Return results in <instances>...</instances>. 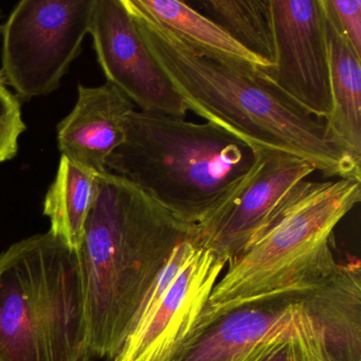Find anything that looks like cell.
<instances>
[{
  "instance_id": "1",
  "label": "cell",
  "mask_w": 361,
  "mask_h": 361,
  "mask_svg": "<svg viewBox=\"0 0 361 361\" xmlns=\"http://www.w3.org/2000/svg\"><path fill=\"white\" fill-rule=\"evenodd\" d=\"M122 3L188 111L255 152L290 154L324 177L361 181V158L333 138L324 120L287 97L266 69L187 41L157 22L137 0Z\"/></svg>"
},
{
  "instance_id": "2",
  "label": "cell",
  "mask_w": 361,
  "mask_h": 361,
  "mask_svg": "<svg viewBox=\"0 0 361 361\" xmlns=\"http://www.w3.org/2000/svg\"><path fill=\"white\" fill-rule=\"evenodd\" d=\"M195 226L179 221L119 175H99L78 250L94 358L113 361L152 285Z\"/></svg>"
},
{
  "instance_id": "3",
  "label": "cell",
  "mask_w": 361,
  "mask_h": 361,
  "mask_svg": "<svg viewBox=\"0 0 361 361\" xmlns=\"http://www.w3.org/2000/svg\"><path fill=\"white\" fill-rule=\"evenodd\" d=\"M124 130L107 171L194 226L232 195L257 160V152L210 122L135 109Z\"/></svg>"
},
{
  "instance_id": "4",
  "label": "cell",
  "mask_w": 361,
  "mask_h": 361,
  "mask_svg": "<svg viewBox=\"0 0 361 361\" xmlns=\"http://www.w3.org/2000/svg\"><path fill=\"white\" fill-rule=\"evenodd\" d=\"M360 200L361 181H301L265 232L227 264L194 329L252 300L331 280L341 266L331 249L334 231Z\"/></svg>"
},
{
  "instance_id": "5",
  "label": "cell",
  "mask_w": 361,
  "mask_h": 361,
  "mask_svg": "<svg viewBox=\"0 0 361 361\" xmlns=\"http://www.w3.org/2000/svg\"><path fill=\"white\" fill-rule=\"evenodd\" d=\"M79 255L49 231L0 255V361H92Z\"/></svg>"
},
{
  "instance_id": "6",
  "label": "cell",
  "mask_w": 361,
  "mask_h": 361,
  "mask_svg": "<svg viewBox=\"0 0 361 361\" xmlns=\"http://www.w3.org/2000/svg\"><path fill=\"white\" fill-rule=\"evenodd\" d=\"M94 0H23L3 28L1 71L23 100L56 92L90 35Z\"/></svg>"
},
{
  "instance_id": "7",
  "label": "cell",
  "mask_w": 361,
  "mask_h": 361,
  "mask_svg": "<svg viewBox=\"0 0 361 361\" xmlns=\"http://www.w3.org/2000/svg\"><path fill=\"white\" fill-rule=\"evenodd\" d=\"M225 259L194 240L173 251L113 361H172L197 323Z\"/></svg>"
},
{
  "instance_id": "8",
  "label": "cell",
  "mask_w": 361,
  "mask_h": 361,
  "mask_svg": "<svg viewBox=\"0 0 361 361\" xmlns=\"http://www.w3.org/2000/svg\"><path fill=\"white\" fill-rule=\"evenodd\" d=\"M314 172L290 154L257 152L255 166L232 195L195 226L194 240L229 263L265 232L285 198Z\"/></svg>"
},
{
  "instance_id": "9",
  "label": "cell",
  "mask_w": 361,
  "mask_h": 361,
  "mask_svg": "<svg viewBox=\"0 0 361 361\" xmlns=\"http://www.w3.org/2000/svg\"><path fill=\"white\" fill-rule=\"evenodd\" d=\"M276 61L266 69L298 105L320 120L331 111L326 14L323 0H271Z\"/></svg>"
},
{
  "instance_id": "10",
  "label": "cell",
  "mask_w": 361,
  "mask_h": 361,
  "mask_svg": "<svg viewBox=\"0 0 361 361\" xmlns=\"http://www.w3.org/2000/svg\"><path fill=\"white\" fill-rule=\"evenodd\" d=\"M90 35L106 82L139 111L185 117V102L147 49L122 0H94Z\"/></svg>"
},
{
  "instance_id": "11",
  "label": "cell",
  "mask_w": 361,
  "mask_h": 361,
  "mask_svg": "<svg viewBox=\"0 0 361 361\" xmlns=\"http://www.w3.org/2000/svg\"><path fill=\"white\" fill-rule=\"evenodd\" d=\"M348 287L337 274L314 288L272 293L242 304L190 334L172 361H232L302 308H317L339 299Z\"/></svg>"
},
{
  "instance_id": "12",
  "label": "cell",
  "mask_w": 361,
  "mask_h": 361,
  "mask_svg": "<svg viewBox=\"0 0 361 361\" xmlns=\"http://www.w3.org/2000/svg\"><path fill=\"white\" fill-rule=\"evenodd\" d=\"M135 104L113 84L97 87L80 84L78 100L58 124L61 154L97 174L106 172V161L126 137V120Z\"/></svg>"
},
{
  "instance_id": "13",
  "label": "cell",
  "mask_w": 361,
  "mask_h": 361,
  "mask_svg": "<svg viewBox=\"0 0 361 361\" xmlns=\"http://www.w3.org/2000/svg\"><path fill=\"white\" fill-rule=\"evenodd\" d=\"M325 14L331 98V111L325 123L338 143L361 158V59L344 39L326 8Z\"/></svg>"
},
{
  "instance_id": "14",
  "label": "cell",
  "mask_w": 361,
  "mask_h": 361,
  "mask_svg": "<svg viewBox=\"0 0 361 361\" xmlns=\"http://www.w3.org/2000/svg\"><path fill=\"white\" fill-rule=\"evenodd\" d=\"M326 307H305L232 361H346L323 327Z\"/></svg>"
},
{
  "instance_id": "15",
  "label": "cell",
  "mask_w": 361,
  "mask_h": 361,
  "mask_svg": "<svg viewBox=\"0 0 361 361\" xmlns=\"http://www.w3.org/2000/svg\"><path fill=\"white\" fill-rule=\"evenodd\" d=\"M99 175L61 156L56 178L44 200L50 233L77 251L98 195Z\"/></svg>"
},
{
  "instance_id": "16",
  "label": "cell",
  "mask_w": 361,
  "mask_h": 361,
  "mask_svg": "<svg viewBox=\"0 0 361 361\" xmlns=\"http://www.w3.org/2000/svg\"><path fill=\"white\" fill-rule=\"evenodd\" d=\"M185 3L215 23L269 69L274 66L271 0H190Z\"/></svg>"
},
{
  "instance_id": "17",
  "label": "cell",
  "mask_w": 361,
  "mask_h": 361,
  "mask_svg": "<svg viewBox=\"0 0 361 361\" xmlns=\"http://www.w3.org/2000/svg\"><path fill=\"white\" fill-rule=\"evenodd\" d=\"M137 3L157 22L187 41L230 58L269 69L263 61L238 45L223 29L206 16L178 0H137Z\"/></svg>"
},
{
  "instance_id": "18",
  "label": "cell",
  "mask_w": 361,
  "mask_h": 361,
  "mask_svg": "<svg viewBox=\"0 0 361 361\" xmlns=\"http://www.w3.org/2000/svg\"><path fill=\"white\" fill-rule=\"evenodd\" d=\"M26 128L20 99L8 90L0 75V164L18 155V141Z\"/></svg>"
},
{
  "instance_id": "19",
  "label": "cell",
  "mask_w": 361,
  "mask_h": 361,
  "mask_svg": "<svg viewBox=\"0 0 361 361\" xmlns=\"http://www.w3.org/2000/svg\"><path fill=\"white\" fill-rule=\"evenodd\" d=\"M324 5L355 54L361 59V0H324Z\"/></svg>"
},
{
  "instance_id": "20",
  "label": "cell",
  "mask_w": 361,
  "mask_h": 361,
  "mask_svg": "<svg viewBox=\"0 0 361 361\" xmlns=\"http://www.w3.org/2000/svg\"><path fill=\"white\" fill-rule=\"evenodd\" d=\"M0 18H1V11H0ZM0 32H1V26H0Z\"/></svg>"
}]
</instances>
